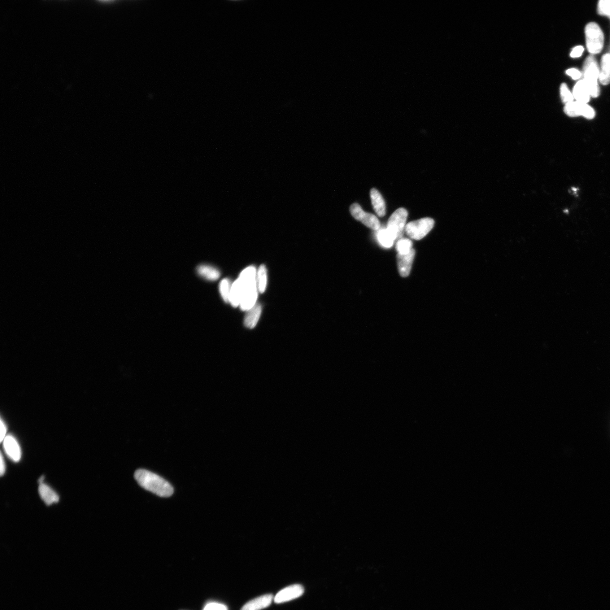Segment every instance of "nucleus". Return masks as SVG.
Segmentation results:
<instances>
[{
  "instance_id": "f257e3e1",
  "label": "nucleus",
  "mask_w": 610,
  "mask_h": 610,
  "mask_svg": "<svg viewBox=\"0 0 610 610\" xmlns=\"http://www.w3.org/2000/svg\"><path fill=\"white\" fill-rule=\"evenodd\" d=\"M488 581L490 578H488L485 566L476 557L474 561L466 565L458 606L463 610H481Z\"/></svg>"
},
{
  "instance_id": "f03ea898",
  "label": "nucleus",
  "mask_w": 610,
  "mask_h": 610,
  "mask_svg": "<svg viewBox=\"0 0 610 610\" xmlns=\"http://www.w3.org/2000/svg\"><path fill=\"white\" fill-rule=\"evenodd\" d=\"M518 586L513 570L492 574L481 610H512Z\"/></svg>"
},
{
  "instance_id": "7ed1b4c3",
  "label": "nucleus",
  "mask_w": 610,
  "mask_h": 610,
  "mask_svg": "<svg viewBox=\"0 0 610 610\" xmlns=\"http://www.w3.org/2000/svg\"><path fill=\"white\" fill-rule=\"evenodd\" d=\"M395 545L400 553L417 562H432L441 553L437 539L417 530L399 531L395 536Z\"/></svg>"
},
{
  "instance_id": "20e7f679",
  "label": "nucleus",
  "mask_w": 610,
  "mask_h": 610,
  "mask_svg": "<svg viewBox=\"0 0 610 610\" xmlns=\"http://www.w3.org/2000/svg\"><path fill=\"white\" fill-rule=\"evenodd\" d=\"M536 564L535 540L528 530L514 540L513 566L518 585L527 587L533 580Z\"/></svg>"
},
{
  "instance_id": "39448f33",
  "label": "nucleus",
  "mask_w": 610,
  "mask_h": 610,
  "mask_svg": "<svg viewBox=\"0 0 610 610\" xmlns=\"http://www.w3.org/2000/svg\"><path fill=\"white\" fill-rule=\"evenodd\" d=\"M466 566L457 557L444 561L439 571V581L444 597L452 606H458L461 585Z\"/></svg>"
},
{
  "instance_id": "423d86ee",
  "label": "nucleus",
  "mask_w": 610,
  "mask_h": 610,
  "mask_svg": "<svg viewBox=\"0 0 610 610\" xmlns=\"http://www.w3.org/2000/svg\"><path fill=\"white\" fill-rule=\"evenodd\" d=\"M512 610H521L520 608L514 607Z\"/></svg>"
}]
</instances>
